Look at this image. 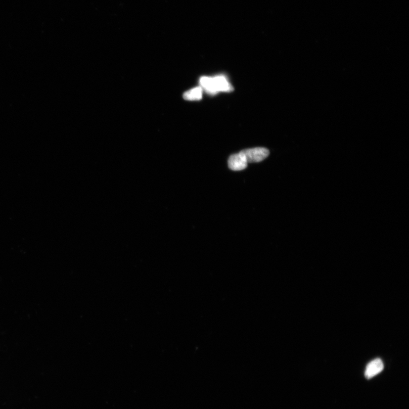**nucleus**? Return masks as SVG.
I'll use <instances>...</instances> for the list:
<instances>
[{
    "label": "nucleus",
    "instance_id": "f257e3e1",
    "mask_svg": "<svg viewBox=\"0 0 409 409\" xmlns=\"http://www.w3.org/2000/svg\"><path fill=\"white\" fill-rule=\"evenodd\" d=\"M200 84L202 88L210 95H215L219 92L229 93L234 90L232 85L230 83L227 78L223 75L201 77L200 79Z\"/></svg>",
    "mask_w": 409,
    "mask_h": 409
},
{
    "label": "nucleus",
    "instance_id": "f03ea898",
    "mask_svg": "<svg viewBox=\"0 0 409 409\" xmlns=\"http://www.w3.org/2000/svg\"><path fill=\"white\" fill-rule=\"evenodd\" d=\"M248 163H259L268 157L269 151L263 148H256L242 151Z\"/></svg>",
    "mask_w": 409,
    "mask_h": 409
},
{
    "label": "nucleus",
    "instance_id": "7ed1b4c3",
    "mask_svg": "<svg viewBox=\"0 0 409 409\" xmlns=\"http://www.w3.org/2000/svg\"><path fill=\"white\" fill-rule=\"evenodd\" d=\"M228 165L229 168L233 170V171H239L246 169L247 167L248 163L245 156L241 151L240 153L230 156Z\"/></svg>",
    "mask_w": 409,
    "mask_h": 409
},
{
    "label": "nucleus",
    "instance_id": "20e7f679",
    "mask_svg": "<svg viewBox=\"0 0 409 409\" xmlns=\"http://www.w3.org/2000/svg\"><path fill=\"white\" fill-rule=\"evenodd\" d=\"M384 364L380 358L371 361L368 364L365 371V377L367 379L373 378L384 370Z\"/></svg>",
    "mask_w": 409,
    "mask_h": 409
},
{
    "label": "nucleus",
    "instance_id": "39448f33",
    "mask_svg": "<svg viewBox=\"0 0 409 409\" xmlns=\"http://www.w3.org/2000/svg\"><path fill=\"white\" fill-rule=\"evenodd\" d=\"M203 89L201 86L196 87L186 92L183 95V98L189 101L200 100L203 98Z\"/></svg>",
    "mask_w": 409,
    "mask_h": 409
}]
</instances>
